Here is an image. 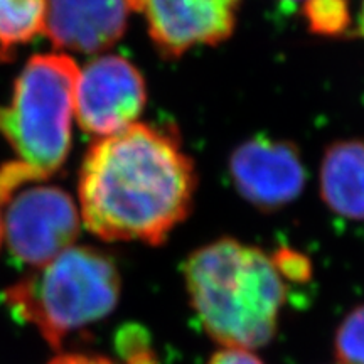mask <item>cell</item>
<instances>
[{
	"mask_svg": "<svg viewBox=\"0 0 364 364\" xmlns=\"http://www.w3.org/2000/svg\"><path fill=\"white\" fill-rule=\"evenodd\" d=\"M198 174L177 135L134 124L91 145L80 169L85 226L107 241L162 245L189 216Z\"/></svg>",
	"mask_w": 364,
	"mask_h": 364,
	"instance_id": "cell-1",
	"label": "cell"
},
{
	"mask_svg": "<svg viewBox=\"0 0 364 364\" xmlns=\"http://www.w3.org/2000/svg\"><path fill=\"white\" fill-rule=\"evenodd\" d=\"M184 279L191 306L218 344L252 351L275 336L287 282L262 248L220 238L189 255Z\"/></svg>",
	"mask_w": 364,
	"mask_h": 364,
	"instance_id": "cell-2",
	"label": "cell"
},
{
	"mask_svg": "<svg viewBox=\"0 0 364 364\" xmlns=\"http://www.w3.org/2000/svg\"><path fill=\"white\" fill-rule=\"evenodd\" d=\"M115 262L91 247H71L53 262L9 285L2 302L17 321L33 326L54 351L70 332L102 321L120 299Z\"/></svg>",
	"mask_w": 364,
	"mask_h": 364,
	"instance_id": "cell-3",
	"label": "cell"
},
{
	"mask_svg": "<svg viewBox=\"0 0 364 364\" xmlns=\"http://www.w3.org/2000/svg\"><path fill=\"white\" fill-rule=\"evenodd\" d=\"M80 68L66 54H36L0 105V135L41 179L56 174L71 149Z\"/></svg>",
	"mask_w": 364,
	"mask_h": 364,
	"instance_id": "cell-4",
	"label": "cell"
},
{
	"mask_svg": "<svg viewBox=\"0 0 364 364\" xmlns=\"http://www.w3.org/2000/svg\"><path fill=\"white\" fill-rule=\"evenodd\" d=\"M41 182V181H38ZM29 182L0 204L4 241L22 265L39 268L75 247L81 221L75 201L65 189Z\"/></svg>",
	"mask_w": 364,
	"mask_h": 364,
	"instance_id": "cell-5",
	"label": "cell"
},
{
	"mask_svg": "<svg viewBox=\"0 0 364 364\" xmlns=\"http://www.w3.org/2000/svg\"><path fill=\"white\" fill-rule=\"evenodd\" d=\"M147 103L142 73L129 59L107 54L80 71L75 95V117L90 135H115L136 124Z\"/></svg>",
	"mask_w": 364,
	"mask_h": 364,
	"instance_id": "cell-6",
	"label": "cell"
},
{
	"mask_svg": "<svg viewBox=\"0 0 364 364\" xmlns=\"http://www.w3.org/2000/svg\"><path fill=\"white\" fill-rule=\"evenodd\" d=\"M230 177L245 201L262 211H277L302 194L307 171L295 144L268 135L241 142L230 156Z\"/></svg>",
	"mask_w": 364,
	"mask_h": 364,
	"instance_id": "cell-7",
	"label": "cell"
},
{
	"mask_svg": "<svg viewBox=\"0 0 364 364\" xmlns=\"http://www.w3.org/2000/svg\"><path fill=\"white\" fill-rule=\"evenodd\" d=\"M243 0H142L149 36L161 56L176 59L231 38Z\"/></svg>",
	"mask_w": 364,
	"mask_h": 364,
	"instance_id": "cell-8",
	"label": "cell"
},
{
	"mask_svg": "<svg viewBox=\"0 0 364 364\" xmlns=\"http://www.w3.org/2000/svg\"><path fill=\"white\" fill-rule=\"evenodd\" d=\"M127 0H48L43 33L54 48L98 54L125 34Z\"/></svg>",
	"mask_w": 364,
	"mask_h": 364,
	"instance_id": "cell-9",
	"label": "cell"
},
{
	"mask_svg": "<svg viewBox=\"0 0 364 364\" xmlns=\"http://www.w3.org/2000/svg\"><path fill=\"white\" fill-rule=\"evenodd\" d=\"M321 196L334 215L364 221V140H336L321 162Z\"/></svg>",
	"mask_w": 364,
	"mask_h": 364,
	"instance_id": "cell-10",
	"label": "cell"
},
{
	"mask_svg": "<svg viewBox=\"0 0 364 364\" xmlns=\"http://www.w3.org/2000/svg\"><path fill=\"white\" fill-rule=\"evenodd\" d=\"M48 0H0V49L29 43L43 31Z\"/></svg>",
	"mask_w": 364,
	"mask_h": 364,
	"instance_id": "cell-11",
	"label": "cell"
},
{
	"mask_svg": "<svg viewBox=\"0 0 364 364\" xmlns=\"http://www.w3.org/2000/svg\"><path fill=\"white\" fill-rule=\"evenodd\" d=\"M118 359L102 354L59 353L48 364H159L142 327L127 326L117 338Z\"/></svg>",
	"mask_w": 364,
	"mask_h": 364,
	"instance_id": "cell-12",
	"label": "cell"
},
{
	"mask_svg": "<svg viewBox=\"0 0 364 364\" xmlns=\"http://www.w3.org/2000/svg\"><path fill=\"white\" fill-rule=\"evenodd\" d=\"M304 16L312 33L322 36L343 34L351 24L348 0H307Z\"/></svg>",
	"mask_w": 364,
	"mask_h": 364,
	"instance_id": "cell-13",
	"label": "cell"
},
{
	"mask_svg": "<svg viewBox=\"0 0 364 364\" xmlns=\"http://www.w3.org/2000/svg\"><path fill=\"white\" fill-rule=\"evenodd\" d=\"M336 358L339 364H364V306L354 309L341 322L336 334Z\"/></svg>",
	"mask_w": 364,
	"mask_h": 364,
	"instance_id": "cell-14",
	"label": "cell"
},
{
	"mask_svg": "<svg viewBox=\"0 0 364 364\" xmlns=\"http://www.w3.org/2000/svg\"><path fill=\"white\" fill-rule=\"evenodd\" d=\"M273 262L285 280H307L311 277V263L306 257L289 248H280L272 255Z\"/></svg>",
	"mask_w": 364,
	"mask_h": 364,
	"instance_id": "cell-15",
	"label": "cell"
},
{
	"mask_svg": "<svg viewBox=\"0 0 364 364\" xmlns=\"http://www.w3.org/2000/svg\"><path fill=\"white\" fill-rule=\"evenodd\" d=\"M208 364H263V361L248 349L225 348L213 354Z\"/></svg>",
	"mask_w": 364,
	"mask_h": 364,
	"instance_id": "cell-16",
	"label": "cell"
},
{
	"mask_svg": "<svg viewBox=\"0 0 364 364\" xmlns=\"http://www.w3.org/2000/svg\"><path fill=\"white\" fill-rule=\"evenodd\" d=\"M358 33L359 36L364 38V0L361 2V9H359V16H358Z\"/></svg>",
	"mask_w": 364,
	"mask_h": 364,
	"instance_id": "cell-17",
	"label": "cell"
},
{
	"mask_svg": "<svg viewBox=\"0 0 364 364\" xmlns=\"http://www.w3.org/2000/svg\"><path fill=\"white\" fill-rule=\"evenodd\" d=\"M127 4H129L130 11H139L142 9V0H127Z\"/></svg>",
	"mask_w": 364,
	"mask_h": 364,
	"instance_id": "cell-18",
	"label": "cell"
},
{
	"mask_svg": "<svg viewBox=\"0 0 364 364\" xmlns=\"http://www.w3.org/2000/svg\"><path fill=\"white\" fill-rule=\"evenodd\" d=\"M4 241V228H2V215H0V245Z\"/></svg>",
	"mask_w": 364,
	"mask_h": 364,
	"instance_id": "cell-19",
	"label": "cell"
},
{
	"mask_svg": "<svg viewBox=\"0 0 364 364\" xmlns=\"http://www.w3.org/2000/svg\"><path fill=\"white\" fill-rule=\"evenodd\" d=\"M6 58H9V54L4 53L2 49H0V61H4V59H6Z\"/></svg>",
	"mask_w": 364,
	"mask_h": 364,
	"instance_id": "cell-20",
	"label": "cell"
}]
</instances>
